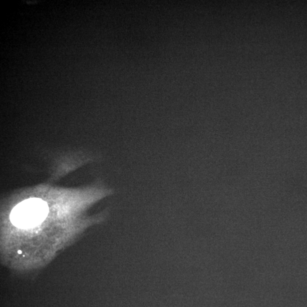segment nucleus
Wrapping results in <instances>:
<instances>
[{
	"label": "nucleus",
	"mask_w": 307,
	"mask_h": 307,
	"mask_svg": "<svg viewBox=\"0 0 307 307\" xmlns=\"http://www.w3.org/2000/svg\"><path fill=\"white\" fill-rule=\"evenodd\" d=\"M18 253L19 254V255H20V254H22V252L20 251H18Z\"/></svg>",
	"instance_id": "obj_2"
},
{
	"label": "nucleus",
	"mask_w": 307,
	"mask_h": 307,
	"mask_svg": "<svg viewBox=\"0 0 307 307\" xmlns=\"http://www.w3.org/2000/svg\"><path fill=\"white\" fill-rule=\"evenodd\" d=\"M48 212L47 204L42 200L31 199L24 200L11 211L10 218L15 226L27 228L35 226L46 218Z\"/></svg>",
	"instance_id": "obj_1"
}]
</instances>
